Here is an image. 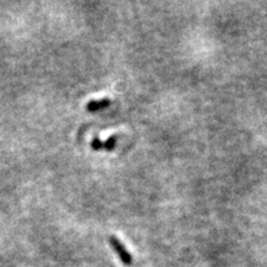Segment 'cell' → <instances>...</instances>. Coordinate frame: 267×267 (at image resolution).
Wrapping results in <instances>:
<instances>
[{
  "label": "cell",
  "instance_id": "obj_1",
  "mask_svg": "<svg viewBox=\"0 0 267 267\" xmlns=\"http://www.w3.org/2000/svg\"><path fill=\"white\" fill-rule=\"evenodd\" d=\"M109 242H110V245H112L113 249H114V251L117 254L119 259L121 260L122 264L124 265H131L132 264L131 254H130V252L127 251L126 249H125V246L122 245V242L120 241V240L117 239L116 236H110Z\"/></svg>",
  "mask_w": 267,
  "mask_h": 267
},
{
  "label": "cell",
  "instance_id": "obj_2",
  "mask_svg": "<svg viewBox=\"0 0 267 267\" xmlns=\"http://www.w3.org/2000/svg\"><path fill=\"white\" fill-rule=\"evenodd\" d=\"M110 104H112V102H110L109 98H103L100 100H92V102H89L85 105V109L88 112H98V110L105 109Z\"/></svg>",
  "mask_w": 267,
  "mask_h": 267
},
{
  "label": "cell",
  "instance_id": "obj_3",
  "mask_svg": "<svg viewBox=\"0 0 267 267\" xmlns=\"http://www.w3.org/2000/svg\"><path fill=\"white\" fill-rule=\"evenodd\" d=\"M115 144H116V136L115 135L110 136V138L104 143V149L107 151H113L115 148Z\"/></svg>",
  "mask_w": 267,
  "mask_h": 267
},
{
  "label": "cell",
  "instance_id": "obj_4",
  "mask_svg": "<svg viewBox=\"0 0 267 267\" xmlns=\"http://www.w3.org/2000/svg\"><path fill=\"white\" fill-rule=\"evenodd\" d=\"M103 148H104V143H102V141H100L98 138L93 139V141H92V149H93V150L98 151V150H102Z\"/></svg>",
  "mask_w": 267,
  "mask_h": 267
}]
</instances>
